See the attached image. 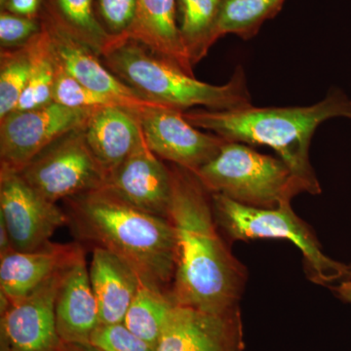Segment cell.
<instances>
[{
  "instance_id": "31",
  "label": "cell",
  "mask_w": 351,
  "mask_h": 351,
  "mask_svg": "<svg viewBox=\"0 0 351 351\" xmlns=\"http://www.w3.org/2000/svg\"><path fill=\"white\" fill-rule=\"evenodd\" d=\"M339 299L351 304V265H348V274L337 285L331 286Z\"/></svg>"
},
{
  "instance_id": "14",
  "label": "cell",
  "mask_w": 351,
  "mask_h": 351,
  "mask_svg": "<svg viewBox=\"0 0 351 351\" xmlns=\"http://www.w3.org/2000/svg\"><path fill=\"white\" fill-rule=\"evenodd\" d=\"M156 156L144 134L106 188L141 211L168 219L172 199L171 168Z\"/></svg>"
},
{
  "instance_id": "27",
  "label": "cell",
  "mask_w": 351,
  "mask_h": 351,
  "mask_svg": "<svg viewBox=\"0 0 351 351\" xmlns=\"http://www.w3.org/2000/svg\"><path fill=\"white\" fill-rule=\"evenodd\" d=\"M41 17H25L2 10L0 14V43L2 50L25 47L43 32Z\"/></svg>"
},
{
  "instance_id": "15",
  "label": "cell",
  "mask_w": 351,
  "mask_h": 351,
  "mask_svg": "<svg viewBox=\"0 0 351 351\" xmlns=\"http://www.w3.org/2000/svg\"><path fill=\"white\" fill-rule=\"evenodd\" d=\"M84 250L64 270L58 290L57 331L66 345L90 343L92 332L100 325V311L90 282Z\"/></svg>"
},
{
  "instance_id": "29",
  "label": "cell",
  "mask_w": 351,
  "mask_h": 351,
  "mask_svg": "<svg viewBox=\"0 0 351 351\" xmlns=\"http://www.w3.org/2000/svg\"><path fill=\"white\" fill-rule=\"evenodd\" d=\"M98 11L99 20L110 36H126L135 20L137 0H99Z\"/></svg>"
},
{
  "instance_id": "34",
  "label": "cell",
  "mask_w": 351,
  "mask_h": 351,
  "mask_svg": "<svg viewBox=\"0 0 351 351\" xmlns=\"http://www.w3.org/2000/svg\"><path fill=\"white\" fill-rule=\"evenodd\" d=\"M61 351H68L66 350V348H64V346H63V348H62V350Z\"/></svg>"
},
{
  "instance_id": "26",
  "label": "cell",
  "mask_w": 351,
  "mask_h": 351,
  "mask_svg": "<svg viewBox=\"0 0 351 351\" xmlns=\"http://www.w3.org/2000/svg\"><path fill=\"white\" fill-rule=\"evenodd\" d=\"M55 54V53H54ZM53 101L75 110H93L105 107H119L114 101L95 93L77 82L58 62Z\"/></svg>"
},
{
  "instance_id": "1",
  "label": "cell",
  "mask_w": 351,
  "mask_h": 351,
  "mask_svg": "<svg viewBox=\"0 0 351 351\" xmlns=\"http://www.w3.org/2000/svg\"><path fill=\"white\" fill-rule=\"evenodd\" d=\"M172 199L168 219L176 233V304L211 313L239 306L247 269L232 255L215 218L211 193L191 171L171 165Z\"/></svg>"
},
{
  "instance_id": "17",
  "label": "cell",
  "mask_w": 351,
  "mask_h": 351,
  "mask_svg": "<svg viewBox=\"0 0 351 351\" xmlns=\"http://www.w3.org/2000/svg\"><path fill=\"white\" fill-rule=\"evenodd\" d=\"M83 132L108 182L130 156L143 134L137 115L120 107L94 110Z\"/></svg>"
},
{
  "instance_id": "21",
  "label": "cell",
  "mask_w": 351,
  "mask_h": 351,
  "mask_svg": "<svg viewBox=\"0 0 351 351\" xmlns=\"http://www.w3.org/2000/svg\"><path fill=\"white\" fill-rule=\"evenodd\" d=\"M223 0H177L178 25L182 43L195 66L219 39Z\"/></svg>"
},
{
  "instance_id": "36",
  "label": "cell",
  "mask_w": 351,
  "mask_h": 351,
  "mask_svg": "<svg viewBox=\"0 0 351 351\" xmlns=\"http://www.w3.org/2000/svg\"></svg>"
},
{
  "instance_id": "12",
  "label": "cell",
  "mask_w": 351,
  "mask_h": 351,
  "mask_svg": "<svg viewBox=\"0 0 351 351\" xmlns=\"http://www.w3.org/2000/svg\"><path fill=\"white\" fill-rule=\"evenodd\" d=\"M41 19L49 34L58 62L88 89L110 99L137 117L151 108L167 107L149 100L122 82L99 59L96 53L62 31L45 14Z\"/></svg>"
},
{
  "instance_id": "32",
  "label": "cell",
  "mask_w": 351,
  "mask_h": 351,
  "mask_svg": "<svg viewBox=\"0 0 351 351\" xmlns=\"http://www.w3.org/2000/svg\"><path fill=\"white\" fill-rule=\"evenodd\" d=\"M12 251L14 250L8 230H7L3 221L0 219V258L3 257V256Z\"/></svg>"
},
{
  "instance_id": "2",
  "label": "cell",
  "mask_w": 351,
  "mask_h": 351,
  "mask_svg": "<svg viewBox=\"0 0 351 351\" xmlns=\"http://www.w3.org/2000/svg\"><path fill=\"white\" fill-rule=\"evenodd\" d=\"M64 201L76 242L112 252L142 284L171 293L177 250L169 219L141 211L106 186Z\"/></svg>"
},
{
  "instance_id": "24",
  "label": "cell",
  "mask_w": 351,
  "mask_h": 351,
  "mask_svg": "<svg viewBox=\"0 0 351 351\" xmlns=\"http://www.w3.org/2000/svg\"><path fill=\"white\" fill-rule=\"evenodd\" d=\"M285 0H223L218 21L219 38L235 34L243 39L255 36L265 21L282 8Z\"/></svg>"
},
{
  "instance_id": "25",
  "label": "cell",
  "mask_w": 351,
  "mask_h": 351,
  "mask_svg": "<svg viewBox=\"0 0 351 351\" xmlns=\"http://www.w3.org/2000/svg\"><path fill=\"white\" fill-rule=\"evenodd\" d=\"M32 69L31 43L25 47L1 51L0 120L12 113L24 92Z\"/></svg>"
},
{
  "instance_id": "33",
  "label": "cell",
  "mask_w": 351,
  "mask_h": 351,
  "mask_svg": "<svg viewBox=\"0 0 351 351\" xmlns=\"http://www.w3.org/2000/svg\"><path fill=\"white\" fill-rule=\"evenodd\" d=\"M64 348L68 351H101L95 348L91 343H71V345L64 343Z\"/></svg>"
},
{
  "instance_id": "28",
  "label": "cell",
  "mask_w": 351,
  "mask_h": 351,
  "mask_svg": "<svg viewBox=\"0 0 351 351\" xmlns=\"http://www.w3.org/2000/svg\"><path fill=\"white\" fill-rule=\"evenodd\" d=\"M90 343L101 351H156L124 325L100 324L92 332Z\"/></svg>"
},
{
  "instance_id": "6",
  "label": "cell",
  "mask_w": 351,
  "mask_h": 351,
  "mask_svg": "<svg viewBox=\"0 0 351 351\" xmlns=\"http://www.w3.org/2000/svg\"><path fill=\"white\" fill-rule=\"evenodd\" d=\"M211 195L217 223L230 241L289 240L302 252L314 282L329 285L348 276V265L336 262L323 253L317 237L293 211L291 202L274 209H263L240 204L218 193Z\"/></svg>"
},
{
  "instance_id": "16",
  "label": "cell",
  "mask_w": 351,
  "mask_h": 351,
  "mask_svg": "<svg viewBox=\"0 0 351 351\" xmlns=\"http://www.w3.org/2000/svg\"><path fill=\"white\" fill-rule=\"evenodd\" d=\"M84 250L78 242L52 243L38 250L12 251L0 258V292L9 304L20 301L61 271Z\"/></svg>"
},
{
  "instance_id": "30",
  "label": "cell",
  "mask_w": 351,
  "mask_h": 351,
  "mask_svg": "<svg viewBox=\"0 0 351 351\" xmlns=\"http://www.w3.org/2000/svg\"><path fill=\"white\" fill-rule=\"evenodd\" d=\"M43 0H4L1 4L2 10L25 16V17H38Z\"/></svg>"
},
{
  "instance_id": "8",
  "label": "cell",
  "mask_w": 351,
  "mask_h": 351,
  "mask_svg": "<svg viewBox=\"0 0 351 351\" xmlns=\"http://www.w3.org/2000/svg\"><path fill=\"white\" fill-rule=\"evenodd\" d=\"M93 110H75L53 101L7 115L0 120L1 170L20 173L60 138L84 128Z\"/></svg>"
},
{
  "instance_id": "3",
  "label": "cell",
  "mask_w": 351,
  "mask_h": 351,
  "mask_svg": "<svg viewBox=\"0 0 351 351\" xmlns=\"http://www.w3.org/2000/svg\"><path fill=\"white\" fill-rule=\"evenodd\" d=\"M184 117L191 125L228 142L270 147L315 195L321 193V186L309 159L311 138L328 119H351V100L341 90L332 88L322 101L307 107L195 108L184 112Z\"/></svg>"
},
{
  "instance_id": "9",
  "label": "cell",
  "mask_w": 351,
  "mask_h": 351,
  "mask_svg": "<svg viewBox=\"0 0 351 351\" xmlns=\"http://www.w3.org/2000/svg\"><path fill=\"white\" fill-rule=\"evenodd\" d=\"M0 219L13 250H38L50 243L62 226H68L64 210L39 195L20 173L0 170Z\"/></svg>"
},
{
  "instance_id": "22",
  "label": "cell",
  "mask_w": 351,
  "mask_h": 351,
  "mask_svg": "<svg viewBox=\"0 0 351 351\" xmlns=\"http://www.w3.org/2000/svg\"><path fill=\"white\" fill-rule=\"evenodd\" d=\"M175 306L170 292L141 284L127 311L124 325L156 348Z\"/></svg>"
},
{
  "instance_id": "18",
  "label": "cell",
  "mask_w": 351,
  "mask_h": 351,
  "mask_svg": "<svg viewBox=\"0 0 351 351\" xmlns=\"http://www.w3.org/2000/svg\"><path fill=\"white\" fill-rule=\"evenodd\" d=\"M127 38L195 76L178 25L177 0H137V11Z\"/></svg>"
},
{
  "instance_id": "4",
  "label": "cell",
  "mask_w": 351,
  "mask_h": 351,
  "mask_svg": "<svg viewBox=\"0 0 351 351\" xmlns=\"http://www.w3.org/2000/svg\"><path fill=\"white\" fill-rule=\"evenodd\" d=\"M101 58L110 71L145 98L182 112L196 107L232 110L252 106L241 66L226 84H209L127 36L113 39Z\"/></svg>"
},
{
  "instance_id": "23",
  "label": "cell",
  "mask_w": 351,
  "mask_h": 351,
  "mask_svg": "<svg viewBox=\"0 0 351 351\" xmlns=\"http://www.w3.org/2000/svg\"><path fill=\"white\" fill-rule=\"evenodd\" d=\"M31 75L14 112L36 110L53 103L58 63L44 25L43 32L31 41Z\"/></svg>"
},
{
  "instance_id": "13",
  "label": "cell",
  "mask_w": 351,
  "mask_h": 351,
  "mask_svg": "<svg viewBox=\"0 0 351 351\" xmlns=\"http://www.w3.org/2000/svg\"><path fill=\"white\" fill-rule=\"evenodd\" d=\"M240 307L211 313L176 304L156 351H243Z\"/></svg>"
},
{
  "instance_id": "35",
  "label": "cell",
  "mask_w": 351,
  "mask_h": 351,
  "mask_svg": "<svg viewBox=\"0 0 351 351\" xmlns=\"http://www.w3.org/2000/svg\"><path fill=\"white\" fill-rule=\"evenodd\" d=\"M4 0H0V3H2V2H3Z\"/></svg>"
},
{
  "instance_id": "7",
  "label": "cell",
  "mask_w": 351,
  "mask_h": 351,
  "mask_svg": "<svg viewBox=\"0 0 351 351\" xmlns=\"http://www.w3.org/2000/svg\"><path fill=\"white\" fill-rule=\"evenodd\" d=\"M34 191L53 203L107 186L108 178L85 140L83 128L44 149L21 171Z\"/></svg>"
},
{
  "instance_id": "5",
  "label": "cell",
  "mask_w": 351,
  "mask_h": 351,
  "mask_svg": "<svg viewBox=\"0 0 351 351\" xmlns=\"http://www.w3.org/2000/svg\"><path fill=\"white\" fill-rule=\"evenodd\" d=\"M195 174L210 193L263 209H274L300 193H309L279 157L260 154L241 143L226 141L219 154Z\"/></svg>"
},
{
  "instance_id": "10",
  "label": "cell",
  "mask_w": 351,
  "mask_h": 351,
  "mask_svg": "<svg viewBox=\"0 0 351 351\" xmlns=\"http://www.w3.org/2000/svg\"><path fill=\"white\" fill-rule=\"evenodd\" d=\"M184 112L170 107L154 108L138 119L145 142L156 156L196 173L219 154L226 141L191 125Z\"/></svg>"
},
{
  "instance_id": "11",
  "label": "cell",
  "mask_w": 351,
  "mask_h": 351,
  "mask_svg": "<svg viewBox=\"0 0 351 351\" xmlns=\"http://www.w3.org/2000/svg\"><path fill=\"white\" fill-rule=\"evenodd\" d=\"M66 267L24 299L8 302L2 309L1 351L62 350L64 343L57 331L55 304Z\"/></svg>"
},
{
  "instance_id": "20",
  "label": "cell",
  "mask_w": 351,
  "mask_h": 351,
  "mask_svg": "<svg viewBox=\"0 0 351 351\" xmlns=\"http://www.w3.org/2000/svg\"><path fill=\"white\" fill-rule=\"evenodd\" d=\"M44 14L62 31L87 46L99 57L112 44L110 36L101 24L93 0H43Z\"/></svg>"
},
{
  "instance_id": "19",
  "label": "cell",
  "mask_w": 351,
  "mask_h": 351,
  "mask_svg": "<svg viewBox=\"0 0 351 351\" xmlns=\"http://www.w3.org/2000/svg\"><path fill=\"white\" fill-rule=\"evenodd\" d=\"M90 282L100 311V324L123 323L127 311L140 287L132 267L112 252L92 248Z\"/></svg>"
}]
</instances>
